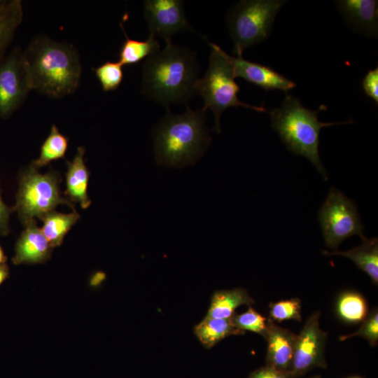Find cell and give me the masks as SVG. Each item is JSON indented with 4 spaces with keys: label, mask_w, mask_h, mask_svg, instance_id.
<instances>
[{
    "label": "cell",
    "mask_w": 378,
    "mask_h": 378,
    "mask_svg": "<svg viewBox=\"0 0 378 378\" xmlns=\"http://www.w3.org/2000/svg\"><path fill=\"white\" fill-rule=\"evenodd\" d=\"M199 65L195 54L186 48L167 43L143 65L141 92L167 107L187 104L196 94Z\"/></svg>",
    "instance_id": "obj_1"
},
{
    "label": "cell",
    "mask_w": 378,
    "mask_h": 378,
    "mask_svg": "<svg viewBox=\"0 0 378 378\" xmlns=\"http://www.w3.org/2000/svg\"><path fill=\"white\" fill-rule=\"evenodd\" d=\"M23 58L32 90L51 98H62L78 89L82 66L72 45L37 36L23 51Z\"/></svg>",
    "instance_id": "obj_2"
},
{
    "label": "cell",
    "mask_w": 378,
    "mask_h": 378,
    "mask_svg": "<svg viewBox=\"0 0 378 378\" xmlns=\"http://www.w3.org/2000/svg\"><path fill=\"white\" fill-rule=\"evenodd\" d=\"M206 121L204 111L188 106L184 113L168 112L153 132L157 164L172 168L195 164L211 141Z\"/></svg>",
    "instance_id": "obj_3"
},
{
    "label": "cell",
    "mask_w": 378,
    "mask_h": 378,
    "mask_svg": "<svg viewBox=\"0 0 378 378\" xmlns=\"http://www.w3.org/2000/svg\"><path fill=\"white\" fill-rule=\"evenodd\" d=\"M326 109L324 105L316 111L307 108L298 98L286 92L280 107L268 113L272 127L279 134L287 148L295 155L307 158L328 180L318 153L320 131L324 127L349 124L353 120L322 122L318 120V115L321 111Z\"/></svg>",
    "instance_id": "obj_4"
},
{
    "label": "cell",
    "mask_w": 378,
    "mask_h": 378,
    "mask_svg": "<svg viewBox=\"0 0 378 378\" xmlns=\"http://www.w3.org/2000/svg\"><path fill=\"white\" fill-rule=\"evenodd\" d=\"M211 47L208 69L203 78L198 80L196 92L204 99L202 110L212 111L215 118L213 130L220 133V120L229 107L243 106L258 112H268L263 106H253L238 98L239 86L234 80L233 68L226 52L218 45L207 41Z\"/></svg>",
    "instance_id": "obj_5"
},
{
    "label": "cell",
    "mask_w": 378,
    "mask_h": 378,
    "mask_svg": "<svg viewBox=\"0 0 378 378\" xmlns=\"http://www.w3.org/2000/svg\"><path fill=\"white\" fill-rule=\"evenodd\" d=\"M284 0H242L227 14V24L234 43L233 53L243 51L267 39Z\"/></svg>",
    "instance_id": "obj_6"
},
{
    "label": "cell",
    "mask_w": 378,
    "mask_h": 378,
    "mask_svg": "<svg viewBox=\"0 0 378 378\" xmlns=\"http://www.w3.org/2000/svg\"><path fill=\"white\" fill-rule=\"evenodd\" d=\"M59 183L54 173L41 174L33 165L21 174L15 209L24 225L54 211L59 204L73 209V203L61 197Z\"/></svg>",
    "instance_id": "obj_7"
},
{
    "label": "cell",
    "mask_w": 378,
    "mask_h": 378,
    "mask_svg": "<svg viewBox=\"0 0 378 378\" xmlns=\"http://www.w3.org/2000/svg\"><path fill=\"white\" fill-rule=\"evenodd\" d=\"M318 218L328 248L337 251L344 239L354 235L363 236L364 226L356 204L336 188L330 189Z\"/></svg>",
    "instance_id": "obj_8"
},
{
    "label": "cell",
    "mask_w": 378,
    "mask_h": 378,
    "mask_svg": "<svg viewBox=\"0 0 378 378\" xmlns=\"http://www.w3.org/2000/svg\"><path fill=\"white\" fill-rule=\"evenodd\" d=\"M31 90L23 51L15 47L0 59V117L11 115Z\"/></svg>",
    "instance_id": "obj_9"
},
{
    "label": "cell",
    "mask_w": 378,
    "mask_h": 378,
    "mask_svg": "<svg viewBox=\"0 0 378 378\" xmlns=\"http://www.w3.org/2000/svg\"><path fill=\"white\" fill-rule=\"evenodd\" d=\"M321 313L312 314L297 335L289 378H298L316 368H326L325 346L327 332L319 326Z\"/></svg>",
    "instance_id": "obj_10"
},
{
    "label": "cell",
    "mask_w": 378,
    "mask_h": 378,
    "mask_svg": "<svg viewBox=\"0 0 378 378\" xmlns=\"http://www.w3.org/2000/svg\"><path fill=\"white\" fill-rule=\"evenodd\" d=\"M182 0H146L144 1V17L150 33L170 43L178 32L192 30L187 21Z\"/></svg>",
    "instance_id": "obj_11"
},
{
    "label": "cell",
    "mask_w": 378,
    "mask_h": 378,
    "mask_svg": "<svg viewBox=\"0 0 378 378\" xmlns=\"http://www.w3.org/2000/svg\"><path fill=\"white\" fill-rule=\"evenodd\" d=\"M226 56L232 66L235 78H242L265 90H280L288 92L296 87L294 81L269 66L246 60L242 57H233L227 53Z\"/></svg>",
    "instance_id": "obj_12"
},
{
    "label": "cell",
    "mask_w": 378,
    "mask_h": 378,
    "mask_svg": "<svg viewBox=\"0 0 378 378\" xmlns=\"http://www.w3.org/2000/svg\"><path fill=\"white\" fill-rule=\"evenodd\" d=\"M264 338L267 342L266 365L288 374L297 335L288 329L279 326L269 318Z\"/></svg>",
    "instance_id": "obj_13"
},
{
    "label": "cell",
    "mask_w": 378,
    "mask_h": 378,
    "mask_svg": "<svg viewBox=\"0 0 378 378\" xmlns=\"http://www.w3.org/2000/svg\"><path fill=\"white\" fill-rule=\"evenodd\" d=\"M335 4L351 29L369 37L378 33L377 0H339Z\"/></svg>",
    "instance_id": "obj_14"
},
{
    "label": "cell",
    "mask_w": 378,
    "mask_h": 378,
    "mask_svg": "<svg viewBox=\"0 0 378 378\" xmlns=\"http://www.w3.org/2000/svg\"><path fill=\"white\" fill-rule=\"evenodd\" d=\"M16 244L15 254L12 258L15 265L42 263L48 260L52 247L34 219L25 224Z\"/></svg>",
    "instance_id": "obj_15"
},
{
    "label": "cell",
    "mask_w": 378,
    "mask_h": 378,
    "mask_svg": "<svg viewBox=\"0 0 378 378\" xmlns=\"http://www.w3.org/2000/svg\"><path fill=\"white\" fill-rule=\"evenodd\" d=\"M85 148L80 146L71 162H67L66 195L69 201L78 202L83 209L91 204L88 195L89 172L84 162Z\"/></svg>",
    "instance_id": "obj_16"
},
{
    "label": "cell",
    "mask_w": 378,
    "mask_h": 378,
    "mask_svg": "<svg viewBox=\"0 0 378 378\" xmlns=\"http://www.w3.org/2000/svg\"><path fill=\"white\" fill-rule=\"evenodd\" d=\"M362 243L347 251H335L328 252L323 251L326 255H342L351 260L356 266L365 272L371 279L372 283L378 284V239L377 237L367 238L361 237Z\"/></svg>",
    "instance_id": "obj_17"
},
{
    "label": "cell",
    "mask_w": 378,
    "mask_h": 378,
    "mask_svg": "<svg viewBox=\"0 0 378 378\" xmlns=\"http://www.w3.org/2000/svg\"><path fill=\"white\" fill-rule=\"evenodd\" d=\"M255 300L243 288L221 290L214 293L206 316L215 318H231L235 309L241 305L251 306Z\"/></svg>",
    "instance_id": "obj_18"
},
{
    "label": "cell",
    "mask_w": 378,
    "mask_h": 378,
    "mask_svg": "<svg viewBox=\"0 0 378 378\" xmlns=\"http://www.w3.org/2000/svg\"><path fill=\"white\" fill-rule=\"evenodd\" d=\"M194 332L206 349H211L224 338L244 335L245 331L238 329L232 318L223 319L206 316L194 327Z\"/></svg>",
    "instance_id": "obj_19"
},
{
    "label": "cell",
    "mask_w": 378,
    "mask_h": 378,
    "mask_svg": "<svg viewBox=\"0 0 378 378\" xmlns=\"http://www.w3.org/2000/svg\"><path fill=\"white\" fill-rule=\"evenodd\" d=\"M120 27L125 36L118 52V62L122 66L136 64L160 51L159 42L153 34L150 33L145 41H139L128 36L122 22Z\"/></svg>",
    "instance_id": "obj_20"
},
{
    "label": "cell",
    "mask_w": 378,
    "mask_h": 378,
    "mask_svg": "<svg viewBox=\"0 0 378 378\" xmlns=\"http://www.w3.org/2000/svg\"><path fill=\"white\" fill-rule=\"evenodd\" d=\"M22 19L20 0H0V59L5 55Z\"/></svg>",
    "instance_id": "obj_21"
},
{
    "label": "cell",
    "mask_w": 378,
    "mask_h": 378,
    "mask_svg": "<svg viewBox=\"0 0 378 378\" xmlns=\"http://www.w3.org/2000/svg\"><path fill=\"white\" fill-rule=\"evenodd\" d=\"M79 218L75 211L70 214L52 211L40 218L43 223L41 230L52 248L62 244L65 235Z\"/></svg>",
    "instance_id": "obj_22"
},
{
    "label": "cell",
    "mask_w": 378,
    "mask_h": 378,
    "mask_svg": "<svg viewBox=\"0 0 378 378\" xmlns=\"http://www.w3.org/2000/svg\"><path fill=\"white\" fill-rule=\"evenodd\" d=\"M336 314L344 322L358 323L368 316V306L365 298L356 291L341 293L336 302Z\"/></svg>",
    "instance_id": "obj_23"
},
{
    "label": "cell",
    "mask_w": 378,
    "mask_h": 378,
    "mask_svg": "<svg viewBox=\"0 0 378 378\" xmlns=\"http://www.w3.org/2000/svg\"><path fill=\"white\" fill-rule=\"evenodd\" d=\"M68 138L53 125L49 135L41 147L39 157L34 161L32 165L38 168L46 166L52 160L64 158L68 148Z\"/></svg>",
    "instance_id": "obj_24"
},
{
    "label": "cell",
    "mask_w": 378,
    "mask_h": 378,
    "mask_svg": "<svg viewBox=\"0 0 378 378\" xmlns=\"http://www.w3.org/2000/svg\"><path fill=\"white\" fill-rule=\"evenodd\" d=\"M122 65L119 62L106 61L93 71L104 92L118 88L123 80Z\"/></svg>",
    "instance_id": "obj_25"
},
{
    "label": "cell",
    "mask_w": 378,
    "mask_h": 378,
    "mask_svg": "<svg viewBox=\"0 0 378 378\" xmlns=\"http://www.w3.org/2000/svg\"><path fill=\"white\" fill-rule=\"evenodd\" d=\"M270 318L277 322L287 320L301 321V300L295 298L271 302L270 304Z\"/></svg>",
    "instance_id": "obj_26"
},
{
    "label": "cell",
    "mask_w": 378,
    "mask_h": 378,
    "mask_svg": "<svg viewBox=\"0 0 378 378\" xmlns=\"http://www.w3.org/2000/svg\"><path fill=\"white\" fill-rule=\"evenodd\" d=\"M232 320L234 326L241 330L251 331L260 334L263 337L265 335L267 318L251 307L241 314H234Z\"/></svg>",
    "instance_id": "obj_27"
},
{
    "label": "cell",
    "mask_w": 378,
    "mask_h": 378,
    "mask_svg": "<svg viewBox=\"0 0 378 378\" xmlns=\"http://www.w3.org/2000/svg\"><path fill=\"white\" fill-rule=\"evenodd\" d=\"M360 336L366 339L371 346H374L378 342V312L377 308L373 309L363 321V324L358 330L353 334L340 337L341 341Z\"/></svg>",
    "instance_id": "obj_28"
},
{
    "label": "cell",
    "mask_w": 378,
    "mask_h": 378,
    "mask_svg": "<svg viewBox=\"0 0 378 378\" xmlns=\"http://www.w3.org/2000/svg\"><path fill=\"white\" fill-rule=\"evenodd\" d=\"M365 94L378 104V68L369 70L362 80Z\"/></svg>",
    "instance_id": "obj_29"
},
{
    "label": "cell",
    "mask_w": 378,
    "mask_h": 378,
    "mask_svg": "<svg viewBox=\"0 0 378 378\" xmlns=\"http://www.w3.org/2000/svg\"><path fill=\"white\" fill-rule=\"evenodd\" d=\"M247 378H289L287 373L265 365L251 372Z\"/></svg>",
    "instance_id": "obj_30"
},
{
    "label": "cell",
    "mask_w": 378,
    "mask_h": 378,
    "mask_svg": "<svg viewBox=\"0 0 378 378\" xmlns=\"http://www.w3.org/2000/svg\"><path fill=\"white\" fill-rule=\"evenodd\" d=\"M12 210L4 202L0 193V236L8 233V221Z\"/></svg>",
    "instance_id": "obj_31"
},
{
    "label": "cell",
    "mask_w": 378,
    "mask_h": 378,
    "mask_svg": "<svg viewBox=\"0 0 378 378\" xmlns=\"http://www.w3.org/2000/svg\"><path fill=\"white\" fill-rule=\"evenodd\" d=\"M105 274L104 272H97L92 277L90 280V285L92 286H97L99 285L105 279Z\"/></svg>",
    "instance_id": "obj_32"
},
{
    "label": "cell",
    "mask_w": 378,
    "mask_h": 378,
    "mask_svg": "<svg viewBox=\"0 0 378 378\" xmlns=\"http://www.w3.org/2000/svg\"><path fill=\"white\" fill-rule=\"evenodd\" d=\"M8 267L5 263L0 265V285L8 278Z\"/></svg>",
    "instance_id": "obj_33"
},
{
    "label": "cell",
    "mask_w": 378,
    "mask_h": 378,
    "mask_svg": "<svg viewBox=\"0 0 378 378\" xmlns=\"http://www.w3.org/2000/svg\"><path fill=\"white\" fill-rule=\"evenodd\" d=\"M6 257L4 255L2 248L0 246V265L5 263Z\"/></svg>",
    "instance_id": "obj_34"
},
{
    "label": "cell",
    "mask_w": 378,
    "mask_h": 378,
    "mask_svg": "<svg viewBox=\"0 0 378 378\" xmlns=\"http://www.w3.org/2000/svg\"><path fill=\"white\" fill-rule=\"evenodd\" d=\"M320 377H321V376H320V375H318V374H316V375H314V376L310 377H309V378H320Z\"/></svg>",
    "instance_id": "obj_35"
},
{
    "label": "cell",
    "mask_w": 378,
    "mask_h": 378,
    "mask_svg": "<svg viewBox=\"0 0 378 378\" xmlns=\"http://www.w3.org/2000/svg\"><path fill=\"white\" fill-rule=\"evenodd\" d=\"M349 378H361V377H349Z\"/></svg>",
    "instance_id": "obj_36"
}]
</instances>
